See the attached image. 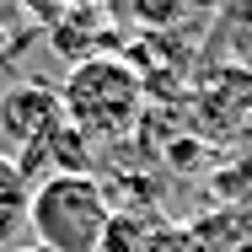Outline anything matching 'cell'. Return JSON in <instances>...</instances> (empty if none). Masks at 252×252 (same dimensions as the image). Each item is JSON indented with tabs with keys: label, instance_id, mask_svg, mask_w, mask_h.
Returning a JSON list of instances; mask_svg holds the SVG:
<instances>
[{
	"label": "cell",
	"instance_id": "6da1fadb",
	"mask_svg": "<svg viewBox=\"0 0 252 252\" xmlns=\"http://www.w3.org/2000/svg\"><path fill=\"white\" fill-rule=\"evenodd\" d=\"M59 97H64V118L92 145H113V140H129L145 118V75L118 54H92L70 64Z\"/></svg>",
	"mask_w": 252,
	"mask_h": 252
},
{
	"label": "cell",
	"instance_id": "7a4b0ae2",
	"mask_svg": "<svg viewBox=\"0 0 252 252\" xmlns=\"http://www.w3.org/2000/svg\"><path fill=\"white\" fill-rule=\"evenodd\" d=\"M113 220V199L92 172H59L32 183V209H27V231L32 242L49 252H97L102 231Z\"/></svg>",
	"mask_w": 252,
	"mask_h": 252
},
{
	"label": "cell",
	"instance_id": "3957f363",
	"mask_svg": "<svg viewBox=\"0 0 252 252\" xmlns=\"http://www.w3.org/2000/svg\"><path fill=\"white\" fill-rule=\"evenodd\" d=\"M54 118H64V97H59L54 81L27 75V81H11V86L0 92V134L11 140V151L32 145Z\"/></svg>",
	"mask_w": 252,
	"mask_h": 252
},
{
	"label": "cell",
	"instance_id": "277c9868",
	"mask_svg": "<svg viewBox=\"0 0 252 252\" xmlns=\"http://www.w3.org/2000/svg\"><path fill=\"white\" fill-rule=\"evenodd\" d=\"M11 156L22 161V172H27L32 183H43V177H59V172H92L97 145H92L70 118H54L32 145H22V151H11Z\"/></svg>",
	"mask_w": 252,
	"mask_h": 252
},
{
	"label": "cell",
	"instance_id": "5b68a950",
	"mask_svg": "<svg viewBox=\"0 0 252 252\" xmlns=\"http://www.w3.org/2000/svg\"><path fill=\"white\" fill-rule=\"evenodd\" d=\"M27 209H32V177L11 151H0V252H11L16 236L27 231Z\"/></svg>",
	"mask_w": 252,
	"mask_h": 252
},
{
	"label": "cell",
	"instance_id": "8992f818",
	"mask_svg": "<svg viewBox=\"0 0 252 252\" xmlns=\"http://www.w3.org/2000/svg\"><path fill=\"white\" fill-rule=\"evenodd\" d=\"M59 27H54V49L64 54L70 64H81V59H92V43H97V32H102V5L97 0H86V5H64L59 16H54Z\"/></svg>",
	"mask_w": 252,
	"mask_h": 252
},
{
	"label": "cell",
	"instance_id": "52a82bcc",
	"mask_svg": "<svg viewBox=\"0 0 252 252\" xmlns=\"http://www.w3.org/2000/svg\"><path fill=\"white\" fill-rule=\"evenodd\" d=\"M151 220H140L134 209H113V220H107V231H102V247L97 252H145L151 242Z\"/></svg>",
	"mask_w": 252,
	"mask_h": 252
},
{
	"label": "cell",
	"instance_id": "ba28073f",
	"mask_svg": "<svg viewBox=\"0 0 252 252\" xmlns=\"http://www.w3.org/2000/svg\"><path fill=\"white\" fill-rule=\"evenodd\" d=\"M32 43H38V27H27V22H0V70H11Z\"/></svg>",
	"mask_w": 252,
	"mask_h": 252
},
{
	"label": "cell",
	"instance_id": "9c48e42d",
	"mask_svg": "<svg viewBox=\"0 0 252 252\" xmlns=\"http://www.w3.org/2000/svg\"><path fill=\"white\" fill-rule=\"evenodd\" d=\"M183 11H188L183 0H134V22H140V27H151V32L177 27V16H183Z\"/></svg>",
	"mask_w": 252,
	"mask_h": 252
},
{
	"label": "cell",
	"instance_id": "30bf717a",
	"mask_svg": "<svg viewBox=\"0 0 252 252\" xmlns=\"http://www.w3.org/2000/svg\"><path fill=\"white\" fill-rule=\"evenodd\" d=\"M204 161H209V145H204V140H183V134L166 140V166H172V172H199Z\"/></svg>",
	"mask_w": 252,
	"mask_h": 252
},
{
	"label": "cell",
	"instance_id": "8fae6325",
	"mask_svg": "<svg viewBox=\"0 0 252 252\" xmlns=\"http://www.w3.org/2000/svg\"><path fill=\"white\" fill-rule=\"evenodd\" d=\"M145 252H204V247L193 242V231H183V225H156Z\"/></svg>",
	"mask_w": 252,
	"mask_h": 252
},
{
	"label": "cell",
	"instance_id": "7c38bea8",
	"mask_svg": "<svg viewBox=\"0 0 252 252\" xmlns=\"http://www.w3.org/2000/svg\"><path fill=\"white\" fill-rule=\"evenodd\" d=\"M183 5H188V11H204V16H209V11H220V5H231V0H183Z\"/></svg>",
	"mask_w": 252,
	"mask_h": 252
},
{
	"label": "cell",
	"instance_id": "4fadbf2b",
	"mask_svg": "<svg viewBox=\"0 0 252 252\" xmlns=\"http://www.w3.org/2000/svg\"><path fill=\"white\" fill-rule=\"evenodd\" d=\"M11 252H49V247H38V242H16Z\"/></svg>",
	"mask_w": 252,
	"mask_h": 252
},
{
	"label": "cell",
	"instance_id": "5bb4252c",
	"mask_svg": "<svg viewBox=\"0 0 252 252\" xmlns=\"http://www.w3.org/2000/svg\"><path fill=\"white\" fill-rule=\"evenodd\" d=\"M54 5H86V0H54Z\"/></svg>",
	"mask_w": 252,
	"mask_h": 252
},
{
	"label": "cell",
	"instance_id": "9a60e30c",
	"mask_svg": "<svg viewBox=\"0 0 252 252\" xmlns=\"http://www.w3.org/2000/svg\"><path fill=\"white\" fill-rule=\"evenodd\" d=\"M236 252H252V242H247V247H236Z\"/></svg>",
	"mask_w": 252,
	"mask_h": 252
}]
</instances>
